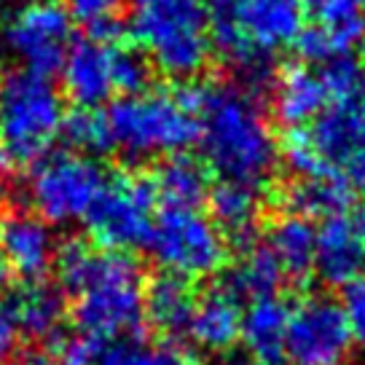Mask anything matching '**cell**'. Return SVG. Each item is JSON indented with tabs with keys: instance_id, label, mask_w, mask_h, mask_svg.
I'll list each match as a JSON object with an SVG mask.
<instances>
[{
	"instance_id": "obj_1",
	"label": "cell",
	"mask_w": 365,
	"mask_h": 365,
	"mask_svg": "<svg viewBox=\"0 0 365 365\" xmlns=\"http://www.w3.org/2000/svg\"><path fill=\"white\" fill-rule=\"evenodd\" d=\"M196 115V140L210 170L223 180L258 185L277 167V137L250 91L228 86H185L178 91Z\"/></svg>"
},
{
	"instance_id": "obj_2",
	"label": "cell",
	"mask_w": 365,
	"mask_h": 365,
	"mask_svg": "<svg viewBox=\"0 0 365 365\" xmlns=\"http://www.w3.org/2000/svg\"><path fill=\"white\" fill-rule=\"evenodd\" d=\"M54 266L62 287L76 296L73 319L78 333L103 341L140 328L145 285L135 258L121 250L94 252L86 242L70 240L54 250Z\"/></svg>"
},
{
	"instance_id": "obj_3",
	"label": "cell",
	"mask_w": 365,
	"mask_h": 365,
	"mask_svg": "<svg viewBox=\"0 0 365 365\" xmlns=\"http://www.w3.org/2000/svg\"><path fill=\"white\" fill-rule=\"evenodd\" d=\"M135 41L172 78H191L210 59L205 0H129Z\"/></svg>"
},
{
	"instance_id": "obj_4",
	"label": "cell",
	"mask_w": 365,
	"mask_h": 365,
	"mask_svg": "<svg viewBox=\"0 0 365 365\" xmlns=\"http://www.w3.org/2000/svg\"><path fill=\"white\" fill-rule=\"evenodd\" d=\"M65 118L62 97L48 76L16 70L0 81V148L6 159L33 164L59 137Z\"/></svg>"
},
{
	"instance_id": "obj_5",
	"label": "cell",
	"mask_w": 365,
	"mask_h": 365,
	"mask_svg": "<svg viewBox=\"0 0 365 365\" xmlns=\"http://www.w3.org/2000/svg\"><path fill=\"white\" fill-rule=\"evenodd\" d=\"M113 148L129 159H150L178 153L196 140V115L185 108L180 94L137 91L124 94L108 110Z\"/></svg>"
},
{
	"instance_id": "obj_6",
	"label": "cell",
	"mask_w": 365,
	"mask_h": 365,
	"mask_svg": "<svg viewBox=\"0 0 365 365\" xmlns=\"http://www.w3.org/2000/svg\"><path fill=\"white\" fill-rule=\"evenodd\" d=\"M153 261L182 279H205L226 263V237L199 207H164L145 240Z\"/></svg>"
},
{
	"instance_id": "obj_7",
	"label": "cell",
	"mask_w": 365,
	"mask_h": 365,
	"mask_svg": "<svg viewBox=\"0 0 365 365\" xmlns=\"http://www.w3.org/2000/svg\"><path fill=\"white\" fill-rule=\"evenodd\" d=\"M105 180V170L91 156L65 150L38 159L27 180V196L41 220L73 223L86 217Z\"/></svg>"
},
{
	"instance_id": "obj_8",
	"label": "cell",
	"mask_w": 365,
	"mask_h": 365,
	"mask_svg": "<svg viewBox=\"0 0 365 365\" xmlns=\"http://www.w3.org/2000/svg\"><path fill=\"white\" fill-rule=\"evenodd\" d=\"M156 188L153 180L140 175L108 178L100 196L86 212L91 240L105 250H129L143 247L153 223Z\"/></svg>"
},
{
	"instance_id": "obj_9",
	"label": "cell",
	"mask_w": 365,
	"mask_h": 365,
	"mask_svg": "<svg viewBox=\"0 0 365 365\" xmlns=\"http://www.w3.org/2000/svg\"><path fill=\"white\" fill-rule=\"evenodd\" d=\"M70 22L73 19L65 6L54 0H30L0 22V46L6 54L22 62L24 70L51 76L62 68L70 48Z\"/></svg>"
},
{
	"instance_id": "obj_10",
	"label": "cell",
	"mask_w": 365,
	"mask_h": 365,
	"mask_svg": "<svg viewBox=\"0 0 365 365\" xmlns=\"http://www.w3.org/2000/svg\"><path fill=\"white\" fill-rule=\"evenodd\" d=\"M352 333L341 307L331 298H307L290 317L285 333V363L290 365H341L349 354Z\"/></svg>"
},
{
	"instance_id": "obj_11",
	"label": "cell",
	"mask_w": 365,
	"mask_h": 365,
	"mask_svg": "<svg viewBox=\"0 0 365 365\" xmlns=\"http://www.w3.org/2000/svg\"><path fill=\"white\" fill-rule=\"evenodd\" d=\"M307 132L333 178L365 194V105L341 100L325 108Z\"/></svg>"
},
{
	"instance_id": "obj_12",
	"label": "cell",
	"mask_w": 365,
	"mask_h": 365,
	"mask_svg": "<svg viewBox=\"0 0 365 365\" xmlns=\"http://www.w3.org/2000/svg\"><path fill=\"white\" fill-rule=\"evenodd\" d=\"M314 272L328 285H344L365 272V207L322 217L314 242Z\"/></svg>"
},
{
	"instance_id": "obj_13",
	"label": "cell",
	"mask_w": 365,
	"mask_h": 365,
	"mask_svg": "<svg viewBox=\"0 0 365 365\" xmlns=\"http://www.w3.org/2000/svg\"><path fill=\"white\" fill-rule=\"evenodd\" d=\"M113 43L115 41H100V38L70 43L62 62V83L65 94L78 108H97L115 94Z\"/></svg>"
},
{
	"instance_id": "obj_14",
	"label": "cell",
	"mask_w": 365,
	"mask_h": 365,
	"mask_svg": "<svg viewBox=\"0 0 365 365\" xmlns=\"http://www.w3.org/2000/svg\"><path fill=\"white\" fill-rule=\"evenodd\" d=\"M304 0H237L234 22L247 43L269 54L277 48L293 46L304 27Z\"/></svg>"
},
{
	"instance_id": "obj_15",
	"label": "cell",
	"mask_w": 365,
	"mask_h": 365,
	"mask_svg": "<svg viewBox=\"0 0 365 365\" xmlns=\"http://www.w3.org/2000/svg\"><path fill=\"white\" fill-rule=\"evenodd\" d=\"M54 237L38 215H9L0 223V252L14 272L24 279H41L54 266Z\"/></svg>"
},
{
	"instance_id": "obj_16",
	"label": "cell",
	"mask_w": 365,
	"mask_h": 365,
	"mask_svg": "<svg viewBox=\"0 0 365 365\" xmlns=\"http://www.w3.org/2000/svg\"><path fill=\"white\" fill-rule=\"evenodd\" d=\"M290 309L282 298L263 296L252 298L250 309L240 319V339L258 365L285 363V333Z\"/></svg>"
},
{
	"instance_id": "obj_17",
	"label": "cell",
	"mask_w": 365,
	"mask_h": 365,
	"mask_svg": "<svg viewBox=\"0 0 365 365\" xmlns=\"http://www.w3.org/2000/svg\"><path fill=\"white\" fill-rule=\"evenodd\" d=\"M207 199L212 223L226 231L223 237H228L237 247H250L261 215V196L255 185L242 180H220L215 188L207 191Z\"/></svg>"
},
{
	"instance_id": "obj_18",
	"label": "cell",
	"mask_w": 365,
	"mask_h": 365,
	"mask_svg": "<svg viewBox=\"0 0 365 365\" xmlns=\"http://www.w3.org/2000/svg\"><path fill=\"white\" fill-rule=\"evenodd\" d=\"M196 293L191 287V279H182L178 274H161L150 279L143 290V312L150 319L156 331L167 336L188 331V322L194 317Z\"/></svg>"
},
{
	"instance_id": "obj_19",
	"label": "cell",
	"mask_w": 365,
	"mask_h": 365,
	"mask_svg": "<svg viewBox=\"0 0 365 365\" xmlns=\"http://www.w3.org/2000/svg\"><path fill=\"white\" fill-rule=\"evenodd\" d=\"M11 309L19 333L35 341H48L59 333L65 319V296L43 279H27L11 296Z\"/></svg>"
},
{
	"instance_id": "obj_20",
	"label": "cell",
	"mask_w": 365,
	"mask_h": 365,
	"mask_svg": "<svg viewBox=\"0 0 365 365\" xmlns=\"http://www.w3.org/2000/svg\"><path fill=\"white\" fill-rule=\"evenodd\" d=\"M328 103V89L319 73L309 68H287L274 89V113L285 126H304L314 121Z\"/></svg>"
},
{
	"instance_id": "obj_21",
	"label": "cell",
	"mask_w": 365,
	"mask_h": 365,
	"mask_svg": "<svg viewBox=\"0 0 365 365\" xmlns=\"http://www.w3.org/2000/svg\"><path fill=\"white\" fill-rule=\"evenodd\" d=\"M240 298L231 296L226 287H217L202 301H196L188 333L207 352H223L240 339Z\"/></svg>"
},
{
	"instance_id": "obj_22",
	"label": "cell",
	"mask_w": 365,
	"mask_h": 365,
	"mask_svg": "<svg viewBox=\"0 0 365 365\" xmlns=\"http://www.w3.org/2000/svg\"><path fill=\"white\" fill-rule=\"evenodd\" d=\"M314 242H317V228L304 215H282L274 220L269 231V250L277 258L282 274L293 279H307L314 272Z\"/></svg>"
},
{
	"instance_id": "obj_23",
	"label": "cell",
	"mask_w": 365,
	"mask_h": 365,
	"mask_svg": "<svg viewBox=\"0 0 365 365\" xmlns=\"http://www.w3.org/2000/svg\"><path fill=\"white\" fill-rule=\"evenodd\" d=\"M153 188L164 207H199L210 191V180L202 161L178 150L156 170Z\"/></svg>"
},
{
	"instance_id": "obj_24",
	"label": "cell",
	"mask_w": 365,
	"mask_h": 365,
	"mask_svg": "<svg viewBox=\"0 0 365 365\" xmlns=\"http://www.w3.org/2000/svg\"><path fill=\"white\" fill-rule=\"evenodd\" d=\"M365 33V22L360 16H349V19H339V22L328 24H312V27H301V33L296 35L298 57L304 62H325V59L336 57V54H349L352 48Z\"/></svg>"
},
{
	"instance_id": "obj_25",
	"label": "cell",
	"mask_w": 365,
	"mask_h": 365,
	"mask_svg": "<svg viewBox=\"0 0 365 365\" xmlns=\"http://www.w3.org/2000/svg\"><path fill=\"white\" fill-rule=\"evenodd\" d=\"M282 285V269L269 247H247L242 261L226 277V287L234 298L274 296Z\"/></svg>"
},
{
	"instance_id": "obj_26",
	"label": "cell",
	"mask_w": 365,
	"mask_h": 365,
	"mask_svg": "<svg viewBox=\"0 0 365 365\" xmlns=\"http://www.w3.org/2000/svg\"><path fill=\"white\" fill-rule=\"evenodd\" d=\"M287 207L290 212L304 217H328L339 210L352 207V188L344 185L339 178H301L287 188Z\"/></svg>"
},
{
	"instance_id": "obj_27",
	"label": "cell",
	"mask_w": 365,
	"mask_h": 365,
	"mask_svg": "<svg viewBox=\"0 0 365 365\" xmlns=\"http://www.w3.org/2000/svg\"><path fill=\"white\" fill-rule=\"evenodd\" d=\"M91 365H196V360L178 344L148 346L135 339H121L100 349Z\"/></svg>"
},
{
	"instance_id": "obj_28",
	"label": "cell",
	"mask_w": 365,
	"mask_h": 365,
	"mask_svg": "<svg viewBox=\"0 0 365 365\" xmlns=\"http://www.w3.org/2000/svg\"><path fill=\"white\" fill-rule=\"evenodd\" d=\"M59 135L68 140L70 148L81 150L83 156H97V153H108L113 148L108 115L100 113L97 108H78L70 115H65Z\"/></svg>"
},
{
	"instance_id": "obj_29",
	"label": "cell",
	"mask_w": 365,
	"mask_h": 365,
	"mask_svg": "<svg viewBox=\"0 0 365 365\" xmlns=\"http://www.w3.org/2000/svg\"><path fill=\"white\" fill-rule=\"evenodd\" d=\"M124 0H65V11L100 41H115L118 11Z\"/></svg>"
},
{
	"instance_id": "obj_30",
	"label": "cell",
	"mask_w": 365,
	"mask_h": 365,
	"mask_svg": "<svg viewBox=\"0 0 365 365\" xmlns=\"http://www.w3.org/2000/svg\"><path fill=\"white\" fill-rule=\"evenodd\" d=\"M282 156H285L287 167L301 178H328L331 175L325 161L319 159V153L312 145L309 132L304 126H290L285 143H282Z\"/></svg>"
},
{
	"instance_id": "obj_31",
	"label": "cell",
	"mask_w": 365,
	"mask_h": 365,
	"mask_svg": "<svg viewBox=\"0 0 365 365\" xmlns=\"http://www.w3.org/2000/svg\"><path fill=\"white\" fill-rule=\"evenodd\" d=\"M150 65L143 54L121 43H113V86L121 94H137L148 89Z\"/></svg>"
},
{
	"instance_id": "obj_32",
	"label": "cell",
	"mask_w": 365,
	"mask_h": 365,
	"mask_svg": "<svg viewBox=\"0 0 365 365\" xmlns=\"http://www.w3.org/2000/svg\"><path fill=\"white\" fill-rule=\"evenodd\" d=\"M319 78L328 89V97L336 100H349L357 91V81H360V65L352 54H336V57L325 59Z\"/></svg>"
},
{
	"instance_id": "obj_33",
	"label": "cell",
	"mask_w": 365,
	"mask_h": 365,
	"mask_svg": "<svg viewBox=\"0 0 365 365\" xmlns=\"http://www.w3.org/2000/svg\"><path fill=\"white\" fill-rule=\"evenodd\" d=\"M341 314L346 319V328L360 346H365V274H357L354 279L341 285Z\"/></svg>"
},
{
	"instance_id": "obj_34",
	"label": "cell",
	"mask_w": 365,
	"mask_h": 365,
	"mask_svg": "<svg viewBox=\"0 0 365 365\" xmlns=\"http://www.w3.org/2000/svg\"><path fill=\"white\" fill-rule=\"evenodd\" d=\"M48 341H51L54 365H91L100 352V346H97L100 341H94L83 333H76V336H59L57 333Z\"/></svg>"
},
{
	"instance_id": "obj_35",
	"label": "cell",
	"mask_w": 365,
	"mask_h": 365,
	"mask_svg": "<svg viewBox=\"0 0 365 365\" xmlns=\"http://www.w3.org/2000/svg\"><path fill=\"white\" fill-rule=\"evenodd\" d=\"M360 6H365V0H304V9H309L322 24L360 16Z\"/></svg>"
},
{
	"instance_id": "obj_36",
	"label": "cell",
	"mask_w": 365,
	"mask_h": 365,
	"mask_svg": "<svg viewBox=\"0 0 365 365\" xmlns=\"http://www.w3.org/2000/svg\"><path fill=\"white\" fill-rule=\"evenodd\" d=\"M19 344V325L14 317V309L6 298H0V360H6Z\"/></svg>"
},
{
	"instance_id": "obj_37",
	"label": "cell",
	"mask_w": 365,
	"mask_h": 365,
	"mask_svg": "<svg viewBox=\"0 0 365 365\" xmlns=\"http://www.w3.org/2000/svg\"><path fill=\"white\" fill-rule=\"evenodd\" d=\"M217 365H258V363H252V360H240V357H228V360H220Z\"/></svg>"
},
{
	"instance_id": "obj_38",
	"label": "cell",
	"mask_w": 365,
	"mask_h": 365,
	"mask_svg": "<svg viewBox=\"0 0 365 365\" xmlns=\"http://www.w3.org/2000/svg\"><path fill=\"white\" fill-rule=\"evenodd\" d=\"M9 279V263H6V258H3V252H0V285Z\"/></svg>"
},
{
	"instance_id": "obj_39",
	"label": "cell",
	"mask_w": 365,
	"mask_h": 365,
	"mask_svg": "<svg viewBox=\"0 0 365 365\" xmlns=\"http://www.w3.org/2000/svg\"><path fill=\"white\" fill-rule=\"evenodd\" d=\"M357 91H360V97H363V105H365V65L360 68V81H357Z\"/></svg>"
},
{
	"instance_id": "obj_40",
	"label": "cell",
	"mask_w": 365,
	"mask_h": 365,
	"mask_svg": "<svg viewBox=\"0 0 365 365\" xmlns=\"http://www.w3.org/2000/svg\"><path fill=\"white\" fill-rule=\"evenodd\" d=\"M6 365H41V363H35V360H14V363H6Z\"/></svg>"
},
{
	"instance_id": "obj_41",
	"label": "cell",
	"mask_w": 365,
	"mask_h": 365,
	"mask_svg": "<svg viewBox=\"0 0 365 365\" xmlns=\"http://www.w3.org/2000/svg\"><path fill=\"white\" fill-rule=\"evenodd\" d=\"M3 170H6V153L0 148V178H3Z\"/></svg>"
}]
</instances>
